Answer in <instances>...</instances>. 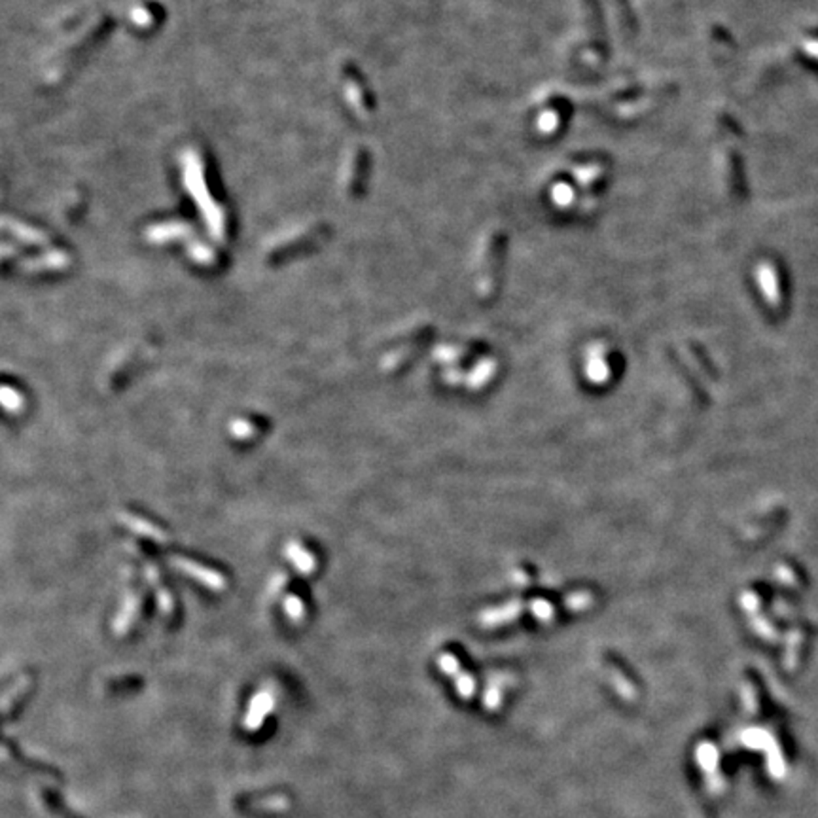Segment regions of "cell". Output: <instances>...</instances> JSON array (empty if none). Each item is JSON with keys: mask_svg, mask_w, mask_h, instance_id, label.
I'll return each instance as SVG.
<instances>
[{"mask_svg": "<svg viewBox=\"0 0 818 818\" xmlns=\"http://www.w3.org/2000/svg\"><path fill=\"white\" fill-rule=\"evenodd\" d=\"M171 564L177 570L184 572V574H188L190 578H194L195 581H200L201 586L212 589V591H222V589H226L227 586L226 578H224L220 572L209 569V566H203V564L184 557H172Z\"/></svg>", "mask_w": 818, "mask_h": 818, "instance_id": "cell-1", "label": "cell"}, {"mask_svg": "<svg viewBox=\"0 0 818 818\" xmlns=\"http://www.w3.org/2000/svg\"><path fill=\"white\" fill-rule=\"evenodd\" d=\"M118 519L122 521L125 527H129V529H131L133 532L140 534V537L150 538V540H154V542H160V544L169 542V534H167L165 531H161L160 527H155L154 523H150V521L143 519V517H138V515L120 514V517H118Z\"/></svg>", "mask_w": 818, "mask_h": 818, "instance_id": "cell-2", "label": "cell"}, {"mask_svg": "<svg viewBox=\"0 0 818 818\" xmlns=\"http://www.w3.org/2000/svg\"><path fill=\"white\" fill-rule=\"evenodd\" d=\"M138 610H140V597L135 591H129L122 601V609H120V612L114 618V633L116 635H125L128 633L129 627L133 625L135 618L138 616Z\"/></svg>", "mask_w": 818, "mask_h": 818, "instance_id": "cell-3", "label": "cell"}, {"mask_svg": "<svg viewBox=\"0 0 818 818\" xmlns=\"http://www.w3.org/2000/svg\"><path fill=\"white\" fill-rule=\"evenodd\" d=\"M284 555L290 559V563H292L294 566H296V570L301 572V574H311V572L315 570L316 563L315 557H313V553L307 552L299 542H288L286 547H284Z\"/></svg>", "mask_w": 818, "mask_h": 818, "instance_id": "cell-4", "label": "cell"}, {"mask_svg": "<svg viewBox=\"0 0 818 818\" xmlns=\"http://www.w3.org/2000/svg\"><path fill=\"white\" fill-rule=\"evenodd\" d=\"M273 703H275V699H273L271 693H267V691L256 693L249 707V716H247V725H249L250 730H256L254 725L262 724V720L266 718V714L269 713Z\"/></svg>", "mask_w": 818, "mask_h": 818, "instance_id": "cell-5", "label": "cell"}, {"mask_svg": "<svg viewBox=\"0 0 818 818\" xmlns=\"http://www.w3.org/2000/svg\"><path fill=\"white\" fill-rule=\"evenodd\" d=\"M146 578H148V581L155 589V597H157V604H160L161 612L171 614L172 612L171 593L167 591L165 587L160 584V572H157V569H155L154 564H146Z\"/></svg>", "mask_w": 818, "mask_h": 818, "instance_id": "cell-6", "label": "cell"}, {"mask_svg": "<svg viewBox=\"0 0 818 818\" xmlns=\"http://www.w3.org/2000/svg\"><path fill=\"white\" fill-rule=\"evenodd\" d=\"M2 405H4L8 413H19L23 405H25V400H23V396L17 393L16 388L6 385V387H2Z\"/></svg>", "mask_w": 818, "mask_h": 818, "instance_id": "cell-7", "label": "cell"}, {"mask_svg": "<svg viewBox=\"0 0 818 818\" xmlns=\"http://www.w3.org/2000/svg\"><path fill=\"white\" fill-rule=\"evenodd\" d=\"M282 606H284V614H286L292 621H296V623L305 618V606L298 595H286L284 601H282Z\"/></svg>", "mask_w": 818, "mask_h": 818, "instance_id": "cell-8", "label": "cell"}, {"mask_svg": "<svg viewBox=\"0 0 818 818\" xmlns=\"http://www.w3.org/2000/svg\"><path fill=\"white\" fill-rule=\"evenodd\" d=\"M229 432H232V436H235L237 440H249L250 436H254V425L252 423H249V420H233L232 426H229Z\"/></svg>", "mask_w": 818, "mask_h": 818, "instance_id": "cell-9", "label": "cell"}]
</instances>
